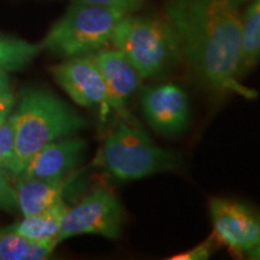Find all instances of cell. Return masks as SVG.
Returning a JSON list of instances; mask_svg holds the SVG:
<instances>
[{"mask_svg": "<svg viewBox=\"0 0 260 260\" xmlns=\"http://www.w3.org/2000/svg\"><path fill=\"white\" fill-rule=\"evenodd\" d=\"M15 103V96L11 87L9 88H0V123L8 119L11 113L12 106Z\"/></svg>", "mask_w": 260, "mask_h": 260, "instance_id": "44dd1931", "label": "cell"}, {"mask_svg": "<svg viewBox=\"0 0 260 260\" xmlns=\"http://www.w3.org/2000/svg\"><path fill=\"white\" fill-rule=\"evenodd\" d=\"M17 206V194L15 188L10 184L8 177L0 169V209L11 211Z\"/></svg>", "mask_w": 260, "mask_h": 260, "instance_id": "d6986e66", "label": "cell"}, {"mask_svg": "<svg viewBox=\"0 0 260 260\" xmlns=\"http://www.w3.org/2000/svg\"><path fill=\"white\" fill-rule=\"evenodd\" d=\"M67 210V205L60 199L50 209L24 217L19 222L8 226V229L32 241L58 245V234Z\"/></svg>", "mask_w": 260, "mask_h": 260, "instance_id": "4fadbf2b", "label": "cell"}, {"mask_svg": "<svg viewBox=\"0 0 260 260\" xmlns=\"http://www.w3.org/2000/svg\"><path fill=\"white\" fill-rule=\"evenodd\" d=\"M54 243L37 242L8 228L0 230V255L3 260H42L50 258Z\"/></svg>", "mask_w": 260, "mask_h": 260, "instance_id": "9a60e30c", "label": "cell"}, {"mask_svg": "<svg viewBox=\"0 0 260 260\" xmlns=\"http://www.w3.org/2000/svg\"><path fill=\"white\" fill-rule=\"evenodd\" d=\"M86 147L82 139L56 140L32 155L18 176L44 180L64 178L81 161Z\"/></svg>", "mask_w": 260, "mask_h": 260, "instance_id": "8fae6325", "label": "cell"}, {"mask_svg": "<svg viewBox=\"0 0 260 260\" xmlns=\"http://www.w3.org/2000/svg\"><path fill=\"white\" fill-rule=\"evenodd\" d=\"M214 239L234 254L249 252L260 243V213L237 201L214 198L210 203Z\"/></svg>", "mask_w": 260, "mask_h": 260, "instance_id": "52a82bcc", "label": "cell"}, {"mask_svg": "<svg viewBox=\"0 0 260 260\" xmlns=\"http://www.w3.org/2000/svg\"><path fill=\"white\" fill-rule=\"evenodd\" d=\"M246 255L248 259L260 260V243L258 246H255L254 248H252L249 252H247Z\"/></svg>", "mask_w": 260, "mask_h": 260, "instance_id": "603a6c76", "label": "cell"}, {"mask_svg": "<svg viewBox=\"0 0 260 260\" xmlns=\"http://www.w3.org/2000/svg\"><path fill=\"white\" fill-rule=\"evenodd\" d=\"M125 15L118 9L75 3L47 32L42 48L68 58L92 53L111 41Z\"/></svg>", "mask_w": 260, "mask_h": 260, "instance_id": "5b68a950", "label": "cell"}, {"mask_svg": "<svg viewBox=\"0 0 260 260\" xmlns=\"http://www.w3.org/2000/svg\"><path fill=\"white\" fill-rule=\"evenodd\" d=\"M111 41L142 79L161 74L181 56L170 25L160 18L125 15Z\"/></svg>", "mask_w": 260, "mask_h": 260, "instance_id": "3957f363", "label": "cell"}, {"mask_svg": "<svg viewBox=\"0 0 260 260\" xmlns=\"http://www.w3.org/2000/svg\"><path fill=\"white\" fill-rule=\"evenodd\" d=\"M123 225V209L112 193L95 189L65 212L58 243L84 234H95L109 239L119 236Z\"/></svg>", "mask_w": 260, "mask_h": 260, "instance_id": "8992f818", "label": "cell"}, {"mask_svg": "<svg viewBox=\"0 0 260 260\" xmlns=\"http://www.w3.org/2000/svg\"><path fill=\"white\" fill-rule=\"evenodd\" d=\"M243 0H168L165 21L194 74L216 93L254 99L240 79Z\"/></svg>", "mask_w": 260, "mask_h": 260, "instance_id": "6da1fadb", "label": "cell"}, {"mask_svg": "<svg viewBox=\"0 0 260 260\" xmlns=\"http://www.w3.org/2000/svg\"><path fill=\"white\" fill-rule=\"evenodd\" d=\"M141 107L148 124L160 134H180L189 124L188 96L177 84L167 83L145 88L141 93Z\"/></svg>", "mask_w": 260, "mask_h": 260, "instance_id": "9c48e42d", "label": "cell"}, {"mask_svg": "<svg viewBox=\"0 0 260 260\" xmlns=\"http://www.w3.org/2000/svg\"><path fill=\"white\" fill-rule=\"evenodd\" d=\"M51 73L75 103L84 107L99 106L103 116L110 112L105 82L93 56L71 57L52 67Z\"/></svg>", "mask_w": 260, "mask_h": 260, "instance_id": "ba28073f", "label": "cell"}, {"mask_svg": "<svg viewBox=\"0 0 260 260\" xmlns=\"http://www.w3.org/2000/svg\"><path fill=\"white\" fill-rule=\"evenodd\" d=\"M99 159L100 164L121 181L141 180L174 170L180 164L176 153L159 147L144 129L128 122L119 123L107 136Z\"/></svg>", "mask_w": 260, "mask_h": 260, "instance_id": "277c9868", "label": "cell"}, {"mask_svg": "<svg viewBox=\"0 0 260 260\" xmlns=\"http://www.w3.org/2000/svg\"><path fill=\"white\" fill-rule=\"evenodd\" d=\"M0 260H3V259H2V255H0Z\"/></svg>", "mask_w": 260, "mask_h": 260, "instance_id": "cb8c5ba5", "label": "cell"}, {"mask_svg": "<svg viewBox=\"0 0 260 260\" xmlns=\"http://www.w3.org/2000/svg\"><path fill=\"white\" fill-rule=\"evenodd\" d=\"M12 116L15 124L16 164L19 175L32 155L45 146L79 132L87 125L84 117L57 95L44 89H27Z\"/></svg>", "mask_w": 260, "mask_h": 260, "instance_id": "7a4b0ae2", "label": "cell"}, {"mask_svg": "<svg viewBox=\"0 0 260 260\" xmlns=\"http://www.w3.org/2000/svg\"><path fill=\"white\" fill-rule=\"evenodd\" d=\"M214 243L212 242V239L206 240V241L200 243V245L195 246L194 248L186 251L183 253H178L175 254L169 260H205L209 259L211 253L213 251Z\"/></svg>", "mask_w": 260, "mask_h": 260, "instance_id": "ffe728a7", "label": "cell"}, {"mask_svg": "<svg viewBox=\"0 0 260 260\" xmlns=\"http://www.w3.org/2000/svg\"><path fill=\"white\" fill-rule=\"evenodd\" d=\"M75 3H82V4L105 6V8L118 9L124 11L125 14L134 12L141 8L144 0H74Z\"/></svg>", "mask_w": 260, "mask_h": 260, "instance_id": "ac0fdd59", "label": "cell"}, {"mask_svg": "<svg viewBox=\"0 0 260 260\" xmlns=\"http://www.w3.org/2000/svg\"><path fill=\"white\" fill-rule=\"evenodd\" d=\"M16 139L12 116L0 123V169L15 175Z\"/></svg>", "mask_w": 260, "mask_h": 260, "instance_id": "e0dca14e", "label": "cell"}, {"mask_svg": "<svg viewBox=\"0 0 260 260\" xmlns=\"http://www.w3.org/2000/svg\"><path fill=\"white\" fill-rule=\"evenodd\" d=\"M93 58L105 82L107 105L110 110L123 113L142 77L118 50L100 52Z\"/></svg>", "mask_w": 260, "mask_h": 260, "instance_id": "30bf717a", "label": "cell"}, {"mask_svg": "<svg viewBox=\"0 0 260 260\" xmlns=\"http://www.w3.org/2000/svg\"><path fill=\"white\" fill-rule=\"evenodd\" d=\"M11 87L10 79L5 71H0V88H9Z\"/></svg>", "mask_w": 260, "mask_h": 260, "instance_id": "7402d4cb", "label": "cell"}, {"mask_svg": "<svg viewBox=\"0 0 260 260\" xmlns=\"http://www.w3.org/2000/svg\"><path fill=\"white\" fill-rule=\"evenodd\" d=\"M260 61V0L253 3L242 16L240 79Z\"/></svg>", "mask_w": 260, "mask_h": 260, "instance_id": "5bb4252c", "label": "cell"}, {"mask_svg": "<svg viewBox=\"0 0 260 260\" xmlns=\"http://www.w3.org/2000/svg\"><path fill=\"white\" fill-rule=\"evenodd\" d=\"M67 187L64 178L44 180V178L19 176L15 190L17 204L24 217L38 214L50 209L57 201L63 199Z\"/></svg>", "mask_w": 260, "mask_h": 260, "instance_id": "7c38bea8", "label": "cell"}, {"mask_svg": "<svg viewBox=\"0 0 260 260\" xmlns=\"http://www.w3.org/2000/svg\"><path fill=\"white\" fill-rule=\"evenodd\" d=\"M41 44H30L22 39L0 32V71L19 70L40 53Z\"/></svg>", "mask_w": 260, "mask_h": 260, "instance_id": "2e32d148", "label": "cell"}]
</instances>
